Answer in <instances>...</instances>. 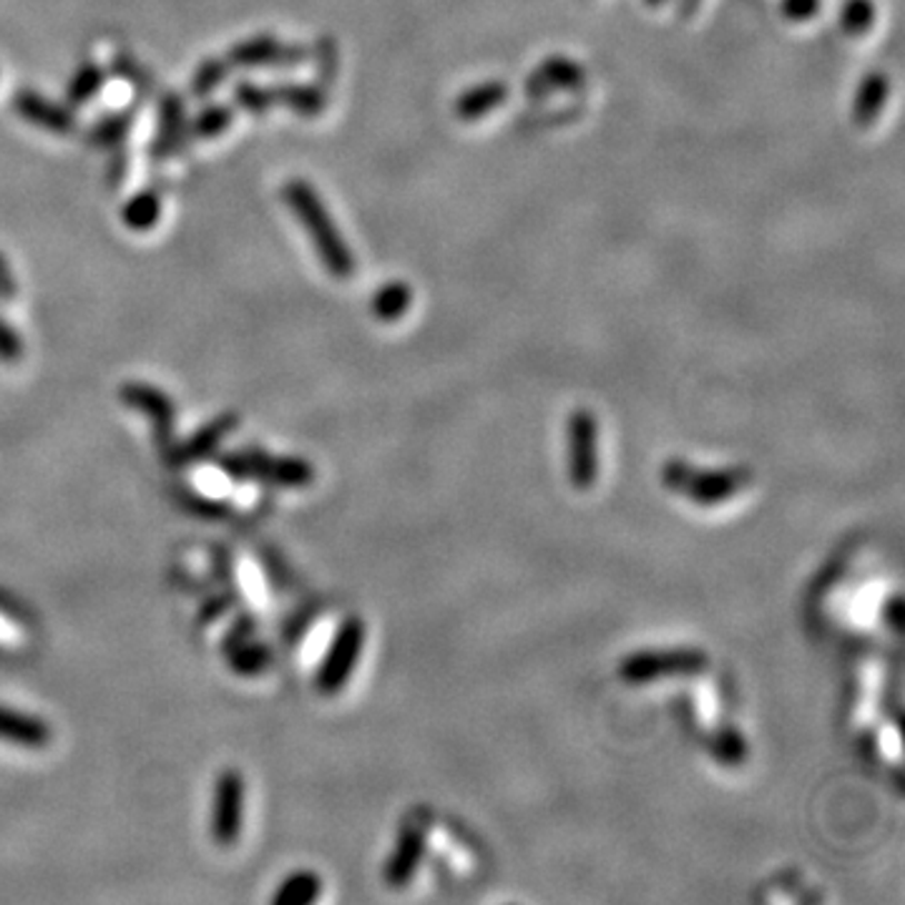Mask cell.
<instances>
[{"mask_svg":"<svg viewBox=\"0 0 905 905\" xmlns=\"http://www.w3.org/2000/svg\"><path fill=\"white\" fill-rule=\"evenodd\" d=\"M282 199L290 207L295 219L310 237L317 257H320L322 267L337 279H348L355 272V255L345 242L340 229H337L335 219L327 211L325 201L317 195L315 187L305 179H290L282 187Z\"/></svg>","mask_w":905,"mask_h":905,"instance_id":"6da1fadb","label":"cell"},{"mask_svg":"<svg viewBox=\"0 0 905 905\" xmlns=\"http://www.w3.org/2000/svg\"><path fill=\"white\" fill-rule=\"evenodd\" d=\"M362 644H365V624L358 616H350V619H345L340 624V629H337L320 669L315 674V689L320 692V695L332 697L348 685L355 667H358Z\"/></svg>","mask_w":905,"mask_h":905,"instance_id":"7a4b0ae2","label":"cell"},{"mask_svg":"<svg viewBox=\"0 0 905 905\" xmlns=\"http://www.w3.org/2000/svg\"><path fill=\"white\" fill-rule=\"evenodd\" d=\"M707 654L699 649H649L634 652L619 664V677L629 685H644V682L659 677H677V674H699L707 669Z\"/></svg>","mask_w":905,"mask_h":905,"instance_id":"3957f363","label":"cell"},{"mask_svg":"<svg viewBox=\"0 0 905 905\" xmlns=\"http://www.w3.org/2000/svg\"><path fill=\"white\" fill-rule=\"evenodd\" d=\"M229 69H272L290 71L310 59V51L297 43L279 41L272 33H259L245 41H237L227 51Z\"/></svg>","mask_w":905,"mask_h":905,"instance_id":"277c9868","label":"cell"},{"mask_svg":"<svg viewBox=\"0 0 905 905\" xmlns=\"http://www.w3.org/2000/svg\"><path fill=\"white\" fill-rule=\"evenodd\" d=\"M245 821V779L237 769H225L217 777L211 800V837L221 847L237 843Z\"/></svg>","mask_w":905,"mask_h":905,"instance_id":"5b68a950","label":"cell"},{"mask_svg":"<svg viewBox=\"0 0 905 905\" xmlns=\"http://www.w3.org/2000/svg\"><path fill=\"white\" fill-rule=\"evenodd\" d=\"M596 416L591 410H576L569 420V478L576 490H591L599 476L596 452Z\"/></svg>","mask_w":905,"mask_h":905,"instance_id":"8992f818","label":"cell"},{"mask_svg":"<svg viewBox=\"0 0 905 905\" xmlns=\"http://www.w3.org/2000/svg\"><path fill=\"white\" fill-rule=\"evenodd\" d=\"M187 103L175 91H161L157 101V129L149 147L151 163H167L187 147Z\"/></svg>","mask_w":905,"mask_h":905,"instance_id":"52a82bcc","label":"cell"},{"mask_svg":"<svg viewBox=\"0 0 905 905\" xmlns=\"http://www.w3.org/2000/svg\"><path fill=\"white\" fill-rule=\"evenodd\" d=\"M119 398L127 408L143 412V416L151 420L153 438H157L159 446L169 448L171 432H175V418H177L175 402H171L169 395L159 388H153V385L131 380L119 390Z\"/></svg>","mask_w":905,"mask_h":905,"instance_id":"ba28073f","label":"cell"},{"mask_svg":"<svg viewBox=\"0 0 905 905\" xmlns=\"http://www.w3.org/2000/svg\"><path fill=\"white\" fill-rule=\"evenodd\" d=\"M13 111L23 121L51 133H71L76 129V117L66 103H59L33 89H21L11 99Z\"/></svg>","mask_w":905,"mask_h":905,"instance_id":"9c48e42d","label":"cell"},{"mask_svg":"<svg viewBox=\"0 0 905 905\" xmlns=\"http://www.w3.org/2000/svg\"><path fill=\"white\" fill-rule=\"evenodd\" d=\"M747 486V474L739 468L725 470H695L687 478L682 494H687L697 506H717L722 500L737 496Z\"/></svg>","mask_w":905,"mask_h":905,"instance_id":"30bf717a","label":"cell"},{"mask_svg":"<svg viewBox=\"0 0 905 905\" xmlns=\"http://www.w3.org/2000/svg\"><path fill=\"white\" fill-rule=\"evenodd\" d=\"M249 466H252V478L265 480L269 486L279 488H307L315 480V468L310 460L285 456V458H269L267 452L249 450L247 452Z\"/></svg>","mask_w":905,"mask_h":905,"instance_id":"8fae6325","label":"cell"},{"mask_svg":"<svg viewBox=\"0 0 905 905\" xmlns=\"http://www.w3.org/2000/svg\"><path fill=\"white\" fill-rule=\"evenodd\" d=\"M422 855H426V833L418 825H408L406 831H400L398 845H395L390 861L385 865V881H388L390 888H406L412 875H416Z\"/></svg>","mask_w":905,"mask_h":905,"instance_id":"7c38bea8","label":"cell"},{"mask_svg":"<svg viewBox=\"0 0 905 905\" xmlns=\"http://www.w3.org/2000/svg\"><path fill=\"white\" fill-rule=\"evenodd\" d=\"M237 426H239V418L235 416V412H225V416L215 418L209 426L197 430L187 442H181L179 448L167 450L169 466H189L199 458H207L209 452H215L219 442L225 440Z\"/></svg>","mask_w":905,"mask_h":905,"instance_id":"4fadbf2b","label":"cell"},{"mask_svg":"<svg viewBox=\"0 0 905 905\" xmlns=\"http://www.w3.org/2000/svg\"><path fill=\"white\" fill-rule=\"evenodd\" d=\"M581 83H584V69L579 63L566 59V56H551V59L538 63L536 71L528 76L526 91H528V96L538 99V96H546L554 91L579 89Z\"/></svg>","mask_w":905,"mask_h":905,"instance_id":"5bb4252c","label":"cell"},{"mask_svg":"<svg viewBox=\"0 0 905 905\" xmlns=\"http://www.w3.org/2000/svg\"><path fill=\"white\" fill-rule=\"evenodd\" d=\"M51 727L26 712L0 707V739L28 749H43L51 743Z\"/></svg>","mask_w":905,"mask_h":905,"instance_id":"9a60e30c","label":"cell"},{"mask_svg":"<svg viewBox=\"0 0 905 905\" xmlns=\"http://www.w3.org/2000/svg\"><path fill=\"white\" fill-rule=\"evenodd\" d=\"M275 106L297 113L302 119H315L327 109V93L320 83H279L272 86Z\"/></svg>","mask_w":905,"mask_h":905,"instance_id":"2e32d148","label":"cell"},{"mask_svg":"<svg viewBox=\"0 0 905 905\" xmlns=\"http://www.w3.org/2000/svg\"><path fill=\"white\" fill-rule=\"evenodd\" d=\"M508 99V86L500 81H484L474 86V89L464 91L452 103L456 117L466 123H474L480 117H488L490 111L498 109L500 103Z\"/></svg>","mask_w":905,"mask_h":905,"instance_id":"e0dca14e","label":"cell"},{"mask_svg":"<svg viewBox=\"0 0 905 905\" xmlns=\"http://www.w3.org/2000/svg\"><path fill=\"white\" fill-rule=\"evenodd\" d=\"M888 91H891V83H888V76L885 73H868L865 79L861 81L858 91H855V101H853V121L858 129H871L875 119L881 117L885 99H888Z\"/></svg>","mask_w":905,"mask_h":905,"instance_id":"ac0fdd59","label":"cell"},{"mask_svg":"<svg viewBox=\"0 0 905 905\" xmlns=\"http://www.w3.org/2000/svg\"><path fill=\"white\" fill-rule=\"evenodd\" d=\"M133 127V111H111L101 117L99 121H93V127L86 133V143L93 149H117L127 143L129 131Z\"/></svg>","mask_w":905,"mask_h":905,"instance_id":"d6986e66","label":"cell"},{"mask_svg":"<svg viewBox=\"0 0 905 905\" xmlns=\"http://www.w3.org/2000/svg\"><path fill=\"white\" fill-rule=\"evenodd\" d=\"M161 217V195L157 189H143L121 207V221L133 232H149Z\"/></svg>","mask_w":905,"mask_h":905,"instance_id":"ffe728a7","label":"cell"},{"mask_svg":"<svg viewBox=\"0 0 905 905\" xmlns=\"http://www.w3.org/2000/svg\"><path fill=\"white\" fill-rule=\"evenodd\" d=\"M410 302H412L410 287L406 282H400V279H392V282L382 285L380 290L372 295L370 310L380 322H395L400 320L402 315H408Z\"/></svg>","mask_w":905,"mask_h":905,"instance_id":"44dd1931","label":"cell"},{"mask_svg":"<svg viewBox=\"0 0 905 905\" xmlns=\"http://www.w3.org/2000/svg\"><path fill=\"white\" fill-rule=\"evenodd\" d=\"M235 121V109L227 103H209L195 119L187 123V137L197 141H209L225 133Z\"/></svg>","mask_w":905,"mask_h":905,"instance_id":"7402d4cb","label":"cell"},{"mask_svg":"<svg viewBox=\"0 0 905 905\" xmlns=\"http://www.w3.org/2000/svg\"><path fill=\"white\" fill-rule=\"evenodd\" d=\"M322 893V881L317 878L312 871H300L292 873L282 885H279L277 893L272 895L275 905H310Z\"/></svg>","mask_w":905,"mask_h":905,"instance_id":"603a6c76","label":"cell"},{"mask_svg":"<svg viewBox=\"0 0 905 905\" xmlns=\"http://www.w3.org/2000/svg\"><path fill=\"white\" fill-rule=\"evenodd\" d=\"M106 86V71L99 63H81L79 69L73 71L69 86H66V101L71 106H86L91 103L96 96L101 93Z\"/></svg>","mask_w":905,"mask_h":905,"instance_id":"cb8c5ba5","label":"cell"},{"mask_svg":"<svg viewBox=\"0 0 905 905\" xmlns=\"http://www.w3.org/2000/svg\"><path fill=\"white\" fill-rule=\"evenodd\" d=\"M229 669L235 674H242V677H255V674H262L269 662H272V652H269L265 644H239L232 652H227Z\"/></svg>","mask_w":905,"mask_h":905,"instance_id":"d4e9b609","label":"cell"},{"mask_svg":"<svg viewBox=\"0 0 905 905\" xmlns=\"http://www.w3.org/2000/svg\"><path fill=\"white\" fill-rule=\"evenodd\" d=\"M229 76V63L227 59H219V56H209V59L201 61L197 66L195 76H191V96H197V99H207V96L215 93L221 83L227 81Z\"/></svg>","mask_w":905,"mask_h":905,"instance_id":"484cf974","label":"cell"},{"mask_svg":"<svg viewBox=\"0 0 905 905\" xmlns=\"http://www.w3.org/2000/svg\"><path fill=\"white\" fill-rule=\"evenodd\" d=\"M232 99L239 109L249 113V117H267L275 106L272 89L259 86L255 81H239L232 91Z\"/></svg>","mask_w":905,"mask_h":905,"instance_id":"4316f807","label":"cell"},{"mask_svg":"<svg viewBox=\"0 0 905 905\" xmlns=\"http://www.w3.org/2000/svg\"><path fill=\"white\" fill-rule=\"evenodd\" d=\"M111 71L119 76V79L127 81L133 91H137L141 99H147V96L157 89V83H153V76L149 73V69H143L141 61L133 59L129 53H117L111 61Z\"/></svg>","mask_w":905,"mask_h":905,"instance_id":"83f0119b","label":"cell"},{"mask_svg":"<svg viewBox=\"0 0 905 905\" xmlns=\"http://www.w3.org/2000/svg\"><path fill=\"white\" fill-rule=\"evenodd\" d=\"M875 23L873 0H845L841 8V28L847 36H865Z\"/></svg>","mask_w":905,"mask_h":905,"instance_id":"f1b7e54d","label":"cell"},{"mask_svg":"<svg viewBox=\"0 0 905 905\" xmlns=\"http://www.w3.org/2000/svg\"><path fill=\"white\" fill-rule=\"evenodd\" d=\"M712 753H715L717 759H722V763L735 767L747 757V743H745L743 735H739L737 729L722 727L719 735L715 737V743H712Z\"/></svg>","mask_w":905,"mask_h":905,"instance_id":"f546056e","label":"cell"},{"mask_svg":"<svg viewBox=\"0 0 905 905\" xmlns=\"http://www.w3.org/2000/svg\"><path fill=\"white\" fill-rule=\"evenodd\" d=\"M312 61L317 66V79H320V86L332 83V79L337 76V46L330 36H325L317 41Z\"/></svg>","mask_w":905,"mask_h":905,"instance_id":"4dcf8cb0","label":"cell"},{"mask_svg":"<svg viewBox=\"0 0 905 905\" xmlns=\"http://www.w3.org/2000/svg\"><path fill=\"white\" fill-rule=\"evenodd\" d=\"M181 504H185L191 514L205 516V518H221V516H227L229 511H232L227 500H211V498H205V496L189 494V490L181 494Z\"/></svg>","mask_w":905,"mask_h":905,"instance_id":"1f68e13d","label":"cell"},{"mask_svg":"<svg viewBox=\"0 0 905 905\" xmlns=\"http://www.w3.org/2000/svg\"><path fill=\"white\" fill-rule=\"evenodd\" d=\"M23 358V337L0 315V360L13 365Z\"/></svg>","mask_w":905,"mask_h":905,"instance_id":"d6a6232c","label":"cell"},{"mask_svg":"<svg viewBox=\"0 0 905 905\" xmlns=\"http://www.w3.org/2000/svg\"><path fill=\"white\" fill-rule=\"evenodd\" d=\"M111 151H113V157L109 163H106L103 179H106V187L113 191L123 185V179H127V175H129V149H127V143H123V147H117Z\"/></svg>","mask_w":905,"mask_h":905,"instance_id":"836d02e7","label":"cell"},{"mask_svg":"<svg viewBox=\"0 0 905 905\" xmlns=\"http://www.w3.org/2000/svg\"><path fill=\"white\" fill-rule=\"evenodd\" d=\"M779 11L793 23H805L821 11V0H783L779 3Z\"/></svg>","mask_w":905,"mask_h":905,"instance_id":"e575fe53","label":"cell"},{"mask_svg":"<svg viewBox=\"0 0 905 905\" xmlns=\"http://www.w3.org/2000/svg\"><path fill=\"white\" fill-rule=\"evenodd\" d=\"M252 631H255V619L249 614H242L232 624V629L225 634V639H221V649L232 652L235 647H239V644H245L249 637H252Z\"/></svg>","mask_w":905,"mask_h":905,"instance_id":"d590c367","label":"cell"},{"mask_svg":"<svg viewBox=\"0 0 905 905\" xmlns=\"http://www.w3.org/2000/svg\"><path fill=\"white\" fill-rule=\"evenodd\" d=\"M219 468L232 480H249L252 478V466H249L247 456H239V452H227V456L219 458Z\"/></svg>","mask_w":905,"mask_h":905,"instance_id":"8d00e7d4","label":"cell"},{"mask_svg":"<svg viewBox=\"0 0 905 905\" xmlns=\"http://www.w3.org/2000/svg\"><path fill=\"white\" fill-rule=\"evenodd\" d=\"M237 601V596L232 594V591H227V594H221V596H215V599H209L205 606H201V611H199V621L201 624H209V621H215L217 616H221L225 614L229 606H232Z\"/></svg>","mask_w":905,"mask_h":905,"instance_id":"74e56055","label":"cell"},{"mask_svg":"<svg viewBox=\"0 0 905 905\" xmlns=\"http://www.w3.org/2000/svg\"><path fill=\"white\" fill-rule=\"evenodd\" d=\"M16 297V277H13V269L8 265L6 255L0 252V300H13Z\"/></svg>","mask_w":905,"mask_h":905,"instance_id":"f35d334b","label":"cell"},{"mask_svg":"<svg viewBox=\"0 0 905 905\" xmlns=\"http://www.w3.org/2000/svg\"><path fill=\"white\" fill-rule=\"evenodd\" d=\"M699 3H702V0H679V16H682V18L695 16Z\"/></svg>","mask_w":905,"mask_h":905,"instance_id":"ab89813d","label":"cell"},{"mask_svg":"<svg viewBox=\"0 0 905 905\" xmlns=\"http://www.w3.org/2000/svg\"><path fill=\"white\" fill-rule=\"evenodd\" d=\"M647 3H649L652 8H659V6H664V3H667V0H647Z\"/></svg>","mask_w":905,"mask_h":905,"instance_id":"60d3db41","label":"cell"}]
</instances>
